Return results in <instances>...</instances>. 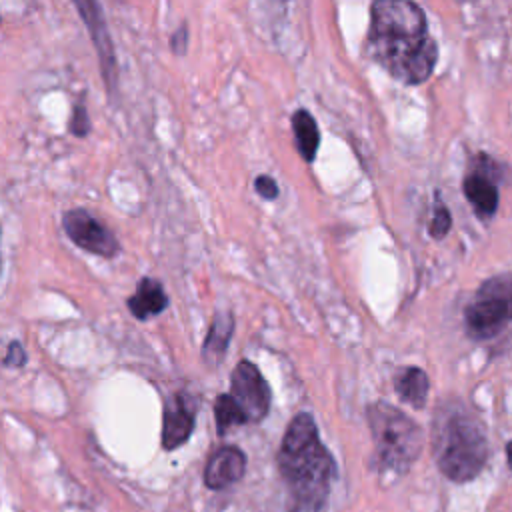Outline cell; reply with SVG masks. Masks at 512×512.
<instances>
[{"instance_id":"18","label":"cell","mask_w":512,"mask_h":512,"mask_svg":"<svg viewBox=\"0 0 512 512\" xmlns=\"http://www.w3.org/2000/svg\"><path fill=\"white\" fill-rule=\"evenodd\" d=\"M70 130L76 136H84L90 130V120H88V114H86V108H84L82 102L74 106V114H72V120H70Z\"/></svg>"},{"instance_id":"3","label":"cell","mask_w":512,"mask_h":512,"mask_svg":"<svg viewBox=\"0 0 512 512\" xmlns=\"http://www.w3.org/2000/svg\"><path fill=\"white\" fill-rule=\"evenodd\" d=\"M432 452L446 478L454 482L472 480L488 458L482 420L460 400L440 404L432 420Z\"/></svg>"},{"instance_id":"4","label":"cell","mask_w":512,"mask_h":512,"mask_svg":"<svg viewBox=\"0 0 512 512\" xmlns=\"http://www.w3.org/2000/svg\"><path fill=\"white\" fill-rule=\"evenodd\" d=\"M366 416L374 440L378 470L382 474H406L418 460L424 446L420 426L388 402H374L368 406Z\"/></svg>"},{"instance_id":"2","label":"cell","mask_w":512,"mask_h":512,"mask_svg":"<svg viewBox=\"0 0 512 512\" xmlns=\"http://www.w3.org/2000/svg\"><path fill=\"white\" fill-rule=\"evenodd\" d=\"M278 468L292 492L294 512H324L336 462L320 442L310 414L300 412L288 424L278 450Z\"/></svg>"},{"instance_id":"11","label":"cell","mask_w":512,"mask_h":512,"mask_svg":"<svg viewBox=\"0 0 512 512\" xmlns=\"http://www.w3.org/2000/svg\"><path fill=\"white\" fill-rule=\"evenodd\" d=\"M76 8L82 14V18L86 20V24L90 28V34H92V40H94V44L100 52V62H102L104 76L110 78L108 68L114 70V52H112V42H110V36L106 32V24H104V18H102V8H100V4H94V2H76Z\"/></svg>"},{"instance_id":"16","label":"cell","mask_w":512,"mask_h":512,"mask_svg":"<svg viewBox=\"0 0 512 512\" xmlns=\"http://www.w3.org/2000/svg\"><path fill=\"white\" fill-rule=\"evenodd\" d=\"M214 416H216V428L218 434H226L232 426L246 424V416L238 408V404L232 400L230 394H220L214 404Z\"/></svg>"},{"instance_id":"6","label":"cell","mask_w":512,"mask_h":512,"mask_svg":"<svg viewBox=\"0 0 512 512\" xmlns=\"http://www.w3.org/2000/svg\"><path fill=\"white\" fill-rule=\"evenodd\" d=\"M230 396L246 416V422H260L270 410V388L250 360H240L232 370Z\"/></svg>"},{"instance_id":"22","label":"cell","mask_w":512,"mask_h":512,"mask_svg":"<svg viewBox=\"0 0 512 512\" xmlns=\"http://www.w3.org/2000/svg\"><path fill=\"white\" fill-rule=\"evenodd\" d=\"M506 458H508V466L512 468V442L506 444Z\"/></svg>"},{"instance_id":"19","label":"cell","mask_w":512,"mask_h":512,"mask_svg":"<svg viewBox=\"0 0 512 512\" xmlns=\"http://www.w3.org/2000/svg\"><path fill=\"white\" fill-rule=\"evenodd\" d=\"M254 188H256V192H258L262 198L272 200V198L278 196V184H276V180L270 178V176H266V174H262V176L256 178Z\"/></svg>"},{"instance_id":"10","label":"cell","mask_w":512,"mask_h":512,"mask_svg":"<svg viewBox=\"0 0 512 512\" xmlns=\"http://www.w3.org/2000/svg\"><path fill=\"white\" fill-rule=\"evenodd\" d=\"M246 472V456L236 446L218 448L206 468H204V484L212 490H222L238 482Z\"/></svg>"},{"instance_id":"12","label":"cell","mask_w":512,"mask_h":512,"mask_svg":"<svg viewBox=\"0 0 512 512\" xmlns=\"http://www.w3.org/2000/svg\"><path fill=\"white\" fill-rule=\"evenodd\" d=\"M128 304V310L140 318V320H146L150 316H156L160 314L166 304H168V296L162 288V284L154 278H142L138 282V288L136 292L126 300Z\"/></svg>"},{"instance_id":"13","label":"cell","mask_w":512,"mask_h":512,"mask_svg":"<svg viewBox=\"0 0 512 512\" xmlns=\"http://www.w3.org/2000/svg\"><path fill=\"white\" fill-rule=\"evenodd\" d=\"M394 388H396V394L406 404H410L414 408H422L426 404V398H428L430 382H428V376L422 368L406 366V368H400L396 372Z\"/></svg>"},{"instance_id":"21","label":"cell","mask_w":512,"mask_h":512,"mask_svg":"<svg viewBox=\"0 0 512 512\" xmlns=\"http://www.w3.org/2000/svg\"><path fill=\"white\" fill-rule=\"evenodd\" d=\"M184 46H186V30L184 28H180L178 32H174V36H172V50L176 52H184Z\"/></svg>"},{"instance_id":"17","label":"cell","mask_w":512,"mask_h":512,"mask_svg":"<svg viewBox=\"0 0 512 512\" xmlns=\"http://www.w3.org/2000/svg\"><path fill=\"white\" fill-rule=\"evenodd\" d=\"M450 226H452V216H450L448 208H446L442 202H438L436 208H434V216H432V220H430L428 232H430V236H434V238L440 240V238H444V236L448 234Z\"/></svg>"},{"instance_id":"15","label":"cell","mask_w":512,"mask_h":512,"mask_svg":"<svg viewBox=\"0 0 512 512\" xmlns=\"http://www.w3.org/2000/svg\"><path fill=\"white\" fill-rule=\"evenodd\" d=\"M292 130H294V140L300 156L306 162H312L320 144V132L314 116L304 108L296 110L292 116Z\"/></svg>"},{"instance_id":"7","label":"cell","mask_w":512,"mask_h":512,"mask_svg":"<svg viewBox=\"0 0 512 512\" xmlns=\"http://www.w3.org/2000/svg\"><path fill=\"white\" fill-rule=\"evenodd\" d=\"M62 224H64L68 238L86 252H92V254L104 256V258H112L120 250L116 236L84 208L68 210L62 216Z\"/></svg>"},{"instance_id":"14","label":"cell","mask_w":512,"mask_h":512,"mask_svg":"<svg viewBox=\"0 0 512 512\" xmlns=\"http://www.w3.org/2000/svg\"><path fill=\"white\" fill-rule=\"evenodd\" d=\"M232 332H234L232 314L230 312L216 314V318L212 320V326L208 330V336L204 340V346H202V356L208 364L216 366L224 358L228 342L232 338Z\"/></svg>"},{"instance_id":"5","label":"cell","mask_w":512,"mask_h":512,"mask_svg":"<svg viewBox=\"0 0 512 512\" xmlns=\"http://www.w3.org/2000/svg\"><path fill=\"white\" fill-rule=\"evenodd\" d=\"M512 322V274L486 280L464 310V326L470 338H496Z\"/></svg>"},{"instance_id":"1","label":"cell","mask_w":512,"mask_h":512,"mask_svg":"<svg viewBox=\"0 0 512 512\" xmlns=\"http://www.w3.org/2000/svg\"><path fill=\"white\" fill-rule=\"evenodd\" d=\"M366 56L404 84L428 80L438 48L428 34L422 8L410 0L372 2Z\"/></svg>"},{"instance_id":"9","label":"cell","mask_w":512,"mask_h":512,"mask_svg":"<svg viewBox=\"0 0 512 512\" xmlns=\"http://www.w3.org/2000/svg\"><path fill=\"white\" fill-rule=\"evenodd\" d=\"M482 160L478 162L476 170H472L466 178H464V196L468 198V202L474 206V212L480 218H490L496 208H498V188L494 184L492 174L488 172L492 158L480 156Z\"/></svg>"},{"instance_id":"20","label":"cell","mask_w":512,"mask_h":512,"mask_svg":"<svg viewBox=\"0 0 512 512\" xmlns=\"http://www.w3.org/2000/svg\"><path fill=\"white\" fill-rule=\"evenodd\" d=\"M26 362V354H24V348L20 342H10L8 344V352L4 356V366H22Z\"/></svg>"},{"instance_id":"8","label":"cell","mask_w":512,"mask_h":512,"mask_svg":"<svg viewBox=\"0 0 512 512\" xmlns=\"http://www.w3.org/2000/svg\"><path fill=\"white\" fill-rule=\"evenodd\" d=\"M194 414V400L188 394L178 392L166 400L162 424V446L166 450L178 448L190 438L194 430Z\"/></svg>"}]
</instances>
